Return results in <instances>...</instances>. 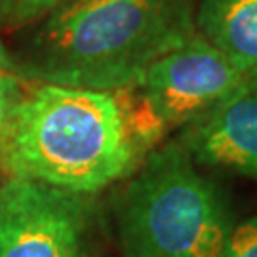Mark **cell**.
<instances>
[{"label":"cell","instance_id":"obj_1","mask_svg":"<svg viewBox=\"0 0 257 257\" xmlns=\"http://www.w3.org/2000/svg\"><path fill=\"white\" fill-rule=\"evenodd\" d=\"M164 136L132 88L33 82L10 112L0 164L10 177L93 194L130 177Z\"/></svg>","mask_w":257,"mask_h":257},{"label":"cell","instance_id":"obj_2","mask_svg":"<svg viewBox=\"0 0 257 257\" xmlns=\"http://www.w3.org/2000/svg\"><path fill=\"white\" fill-rule=\"evenodd\" d=\"M194 33L191 0H67L48 14L16 65L31 82L128 90Z\"/></svg>","mask_w":257,"mask_h":257},{"label":"cell","instance_id":"obj_3","mask_svg":"<svg viewBox=\"0 0 257 257\" xmlns=\"http://www.w3.org/2000/svg\"><path fill=\"white\" fill-rule=\"evenodd\" d=\"M126 257H223L232 219L183 145L151 151L114 204Z\"/></svg>","mask_w":257,"mask_h":257},{"label":"cell","instance_id":"obj_4","mask_svg":"<svg viewBox=\"0 0 257 257\" xmlns=\"http://www.w3.org/2000/svg\"><path fill=\"white\" fill-rule=\"evenodd\" d=\"M251 80L196 31L149 65L132 88L151 118L168 134L189 126Z\"/></svg>","mask_w":257,"mask_h":257},{"label":"cell","instance_id":"obj_5","mask_svg":"<svg viewBox=\"0 0 257 257\" xmlns=\"http://www.w3.org/2000/svg\"><path fill=\"white\" fill-rule=\"evenodd\" d=\"M90 194L8 177L0 185V257H90Z\"/></svg>","mask_w":257,"mask_h":257},{"label":"cell","instance_id":"obj_6","mask_svg":"<svg viewBox=\"0 0 257 257\" xmlns=\"http://www.w3.org/2000/svg\"><path fill=\"white\" fill-rule=\"evenodd\" d=\"M185 128L179 143L193 160L257 179V78Z\"/></svg>","mask_w":257,"mask_h":257},{"label":"cell","instance_id":"obj_7","mask_svg":"<svg viewBox=\"0 0 257 257\" xmlns=\"http://www.w3.org/2000/svg\"><path fill=\"white\" fill-rule=\"evenodd\" d=\"M194 23L208 42L257 78V0H200Z\"/></svg>","mask_w":257,"mask_h":257},{"label":"cell","instance_id":"obj_8","mask_svg":"<svg viewBox=\"0 0 257 257\" xmlns=\"http://www.w3.org/2000/svg\"><path fill=\"white\" fill-rule=\"evenodd\" d=\"M21 82H23V76L19 73L18 65L10 59L4 46L0 44V143L4 138L10 112L23 92Z\"/></svg>","mask_w":257,"mask_h":257},{"label":"cell","instance_id":"obj_9","mask_svg":"<svg viewBox=\"0 0 257 257\" xmlns=\"http://www.w3.org/2000/svg\"><path fill=\"white\" fill-rule=\"evenodd\" d=\"M67 0H0V25L19 27L33 19L48 16Z\"/></svg>","mask_w":257,"mask_h":257},{"label":"cell","instance_id":"obj_10","mask_svg":"<svg viewBox=\"0 0 257 257\" xmlns=\"http://www.w3.org/2000/svg\"><path fill=\"white\" fill-rule=\"evenodd\" d=\"M223 257H257V215L232 227Z\"/></svg>","mask_w":257,"mask_h":257},{"label":"cell","instance_id":"obj_11","mask_svg":"<svg viewBox=\"0 0 257 257\" xmlns=\"http://www.w3.org/2000/svg\"><path fill=\"white\" fill-rule=\"evenodd\" d=\"M90 257H92V255H90Z\"/></svg>","mask_w":257,"mask_h":257}]
</instances>
